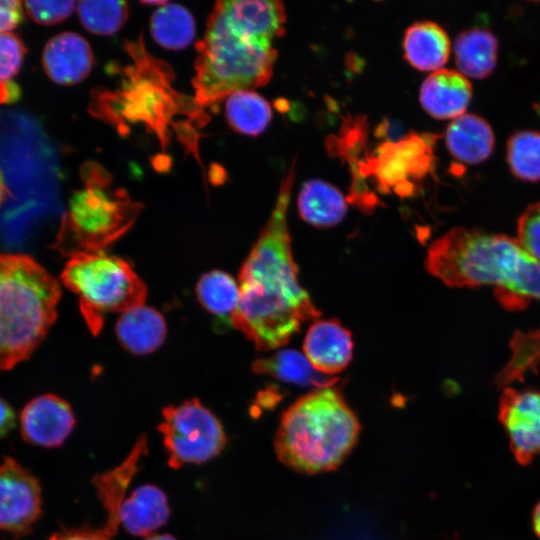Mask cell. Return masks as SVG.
Returning <instances> with one entry per match:
<instances>
[{
	"label": "cell",
	"mask_w": 540,
	"mask_h": 540,
	"mask_svg": "<svg viewBox=\"0 0 540 540\" xmlns=\"http://www.w3.org/2000/svg\"><path fill=\"white\" fill-rule=\"evenodd\" d=\"M433 135L410 133L396 142L379 145L376 151L359 164L366 175H373L379 188L388 192L407 195L412 189V180L425 177L434 164Z\"/></svg>",
	"instance_id": "30bf717a"
},
{
	"label": "cell",
	"mask_w": 540,
	"mask_h": 540,
	"mask_svg": "<svg viewBox=\"0 0 540 540\" xmlns=\"http://www.w3.org/2000/svg\"><path fill=\"white\" fill-rule=\"evenodd\" d=\"M84 186L70 201L55 248L69 257L103 252L137 219L141 205L112 187L108 173L94 162L82 169Z\"/></svg>",
	"instance_id": "5b68a950"
},
{
	"label": "cell",
	"mask_w": 540,
	"mask_h": 540,
	"mask_svg": "<svg viewBox=\"0 0 540 540\" xmlns=\"http://www.w3.org/2000/svg\"><path fill=\"white\" fill-rule=\"evenodd\" d=\"M57 280L28 255L0 253V370L26 360L57 316Z\"/></svg>",
	"instance_id": "277c9868"
},
{
	"label": "cell",
	"mask_w": 540,
	"mask_h": 540,
	"mask_svg": "<svg viewBox=\"0 0 540 540\" xmlns=\"http://www.w3.org/2000/svg\"><path fill=\"white\" fill-rule=\"evenodd\" d=\"M304 355L319 372L334 376L350 363L353 354L351 333L339 321H315L303 343Z\"/></svg>",
	"instance_id": "9a60e30c"
},
{
	"label": "cell",
	"mask_w": 540,
	"mask_h": 540,
	"mask_svg": "<svg viewBox=\"0 0 540 540\" xmlns=\"http://www.w3.org/2000/svg\"><path fill=\"white\" fill-rule=\"evenodd\" d=\"M360 430L358 418L340 389L318 388L283 413L274 448L277 458L298 473L328 472L347 458Z\"/></svg>",
	"instance_id": "3957f363"
},
{
	"label": "cell",
	"mask_w": 540,
	"mask_h": 540,
	"mask_svg": "<svg viewBox=\"0 0 540 540\" xmlns=\"http://www.w3.org/2000/svg\"><path fill=\"white\" fill-rule=\"evenodd\" d=\"M404 57L420 71H437L450 55V39L446 31L432 21H420L409 26L403 41Z\"/></svg>",
	"instance_id": "ffe728a7"
},
{
	"label": "cell",
	"mask_w": 540,
	"mask_h": 540,
	"mask_svg": "<svg viewBox=\"0 0 540 540\" xmlns=\"http://www.w3.org/2000/svg\"><path fill=\"white\" fill-rule=\"evenodd\" d=\"M199 301L210 313L231 320L239 304V285L223 271L204 274L196 286Z\"/></svg>",
	"instance_id": "4316f807"
},
{
	"label": "cell",
	"mask_w": 540,
	"mask_h": 540,
	"mask_svg": "<svg viewBox=\"0 0 540 540\" xmlns=\"http://www.w3.org/2000/svg\"><path fill=\"white\" fill-rule=\"evenodd\" d=\"M19 95V87L12 81L0 83V102H14Z\"/></svg>",
	"instance_id": "8d00e7d4"
},
{
	"label": "cell",
	"mask_w": 540,
	"mask_h": 540,
	"mask_svg": "<svg viewBox=\"0 0 540 540\" xmlns=\"http://www.w3.org/2000/svg\"><path fill=\"white\" fill-rule=\"evenodd\" d=\"M162 417L158 430L171 468L205 463L220 454L226 445L221 422L198 399L167 406Z\"/></svg>",
	"instance_id": "9c48e42d"
},
{
	"label": "cell",
	"mask_w": 540,
	"mask_h": 540,
	"mask_svg": "<svg viewBox=\"0 0 540 540\" xmlns=\"http://www.w3.org/2000/svg\"><path fill=\"white\" fill-rule=\"evenodd\" d=\"M154 39L168 49L187 47L195 35V22L190 12L178 4H165L151 17Z\"/></svg>",
	"instance_id": "484cf974"
},
{
	"label": "cell",
	"mask_w": 540,
	"mask_h": 540,
	"mask_svg": "<svg viewBox=\"0 0 540 540\" xmlns=\"http://www.w3.org/2000/svg\"><path fill=\"white\" fill-rule=\"evenodd\" d=\"M116 334L128 351L145 355L164 342L166 323L158 311L142 304L122 313L116 324Z\"/></svg>",
	"instance_id": "44dd1931"
},
{
	"label": "cell",
	"mask_w": 540,
	"mask_h": 540,
	"mask_svg": "<svg viewBox=\"0 0 540 540\" xmlns=\"http://www.w3.org/2000/svg\"><path fill=\"white\" fill-rule=\"evenodd\" d=\"M76 424L70 405L54 394L29 401L20 414V432L29 444L42 448L61 446Z\"/></svg>",
	"instance_id": "5bb4252c"
},
{
	"label": "cell",
	"mask_w": 540,
	"mask_h": 540,
	"mask_svg": "<svg viewBox=\"0 0 540 540\" xmlns=\"http://www.w3.org/2000/svg\"><path fill=\"white\" fill-rule=\"evenodd\" d=\"M16 415L14 409L0 397V439L7 436L15 427Z\"/></svg>",
	"instance_id": "d590c367"
},
{
	"label": "cell",
	"mask_w": 540,
	"mask_h": 540,
	"mask_svg": "<svg viewBox=\"0 0 540 540\" xmlns=\"http://www.w3.org/2000/svg\"><path fill=\"white\" fill-rule=\"evenodd\" d=\"M511 344L513 357L498 378L502 383L521 377L523 372L531 369L540 359V330L517 335Z\"/></svg>",
	"instance_id": "f546056e"
},
{
	"label": "cell",
	"mask_w": 540,
	"mask_h": 540,
	"mask_svg": "<svg viewBox=\"0 0 540 540\" xmlns=\"http://www.w3.org/2000/svg\"><path fill=\"white\" fill-rule=\"evenodd\" d=\"M445 142L455 159L474 165L491 155L495 137L491 126L484 118L464 113L447 126Z\"/></svg>",
	"instance_id": "d6986e66"
},
{
	"label": "cell",
	"mask_w": 540,
	"mask_h": 540,
	"mask_svg": "<svg viewBox=\"0 0 540 540\" xmlns=\"http://www.w3.org/2000/svg\"><path fill=\"white\" fill-rule=\"evenodd\" d=\"M517 241L540 262V201L530 205L518 220Z\"/></svg>",
	"instance_id": "4dcf8cb0"
},
{
	"label": "cell",
	"mask_w": 540,
	"mask_h": 540,
	"mask_svg": "<svg viewBox=\"0 0 540 540\" xmlns=\"http://www.w3.org/2000/svg\"><path fill=\"white\" fill-rule=\"evenodd\" d=\"M252 369L258 374H268L285 383L313 386L315 389L331 387L339 381L337 376L319 372L304 354L291 349L257 359Z\"/></svg>",
	"instance_id": "603a6c76"
},
{
	"label": "cell",
	"mask_w": 540,
	"mask_h": 540,
	"mask_svg": "<svg viewBox=\"0 0 540 540\" xmlns=\"http://www.w3.org/2000/svg\"><path fill=\"white\" fill-rule=\"evenodd\" d=\"M295 163L283 177L276 205L239 274V304L231 317L255 347L270 351L285 345L301 325L320 316L298 282L287 211Z\"/></svg>",
	"instance_id": "6da1fadb"
},
{
	"label": "cell",
	"mask_w": 540,
	"mask_h": 540,
	"mask_svg": "<svg viewBox=\"0 0 540 540\" xmlns=\"http://www.w3.org/2000/svg\"><path fill=\"white\" fill-rule=\"evenodd\" d=\"M138 56L136 68H129L128 79L116 93L99 98L98 113L111 122L143 123L166 139L165 130L174 115L175 96L165 66L157 63L142 47L132 45Z\"/></svg>",
	"instance_id": "ba28073f"
},
{
	"label": "cell",
	"mask_w": 540,
	"mask_h": 540,
	"mask_svg": "<svg viewBox=\"0 0 540 540\" xmlns=\"http://www.w3.org/2000/svg\"><path fill=\"white\" fill-rule=\"evenodd\" d=\"M26 47L14 33H0V83L10 81L20 70Z\"/></svg>",
	"instance_id": "1f68e13d"
},
{
	"label": "cell",
	"mask_w": 540,
	"mask_h": 540,
	"mask_svg": "<svg viewBox=\"0 0 540 540\" xmlns=\"http://www.w3.org/2000/svg\"><path fill=\"white\" fill-rule=\"evenodd\" d=\"M454 60L465 77L483 79L496 67L498 41L485 28H469L460 32L454 41Z\"/></svg>",
	"instance_id": "7402d4cb"
},
{
	"label": "cell",
	"mask_w": 540,
	"mask_h": 540,
	"mask_svg": "<svg viewBox=\"0 0 540 540\" xmlns=\"http://www.w3.org/2000/svg\"><path fill=\"white\" fill-rule=\"evenodd\" d=\"M5 193H6L5 184H4V181H3L2 176L0 174V203L3 200V198L5 196Z\"/></svg>",
	"instance_id": "ab89813d"
},
{
	"label": "cell",
	"mask_w": 540,
	"mask_h": 540,
	"mask_svg": "<svg viewBox=\"0 0 540 540\" xmlns=\"http://www.w3.org/2000/svg\"><path fill=\"white\" fill-rule=\"evenodd\" d=\"M425 266L450 287L494 285L509 309L540 299V262L506 235L453 228L430 245Z\"/></svg>",
	"instance_id": "7a4b0ae2"
},
{
	"label": "cell",
	"mask_w": 540,
	"mask_h": 540,
	"mask_svg": "<svg viewBox=\"0 0 540 540\" xmlns=\"http://www.w3.org/2000/svg\"><path fill=\"white\" fill-rule=\"evenodd\" d=\"M506 159L517 178L528 182L540 180V132L519 130L511 134Z\"/></svg>",
	"instance_id": "83f0119b"
},
{
	"label": "cell",
	"mask_w": 540,
	"mask_h": 540,
	"mask_svg": "<svg viewBox=\"0 0 540 540\" xmlns=\"http://www.w3.org/2000/svg\"><path fill=\"white\" fill-rule=\"evenodd\" d=\"M472 98L471 82L458 71L432 72L420 87V103L433 118L455 119L466 111Z\"/></svg>",
	"instance_id": "2e32d148"
},
{
	"label": "cell",
	"mask_w": 540,
	"mask_h": 540,
	"mask_svg": "<svg viewBox=\"0 0 540 540\" xmlns=\"http://www.w3.org/2000/svg\"><path fill=\"white\" fill-rule=\"evenodd\" d=\"M297 203L301 218L316 227L334 226L347 213L343 194L335 186L319 179L309 180L302 186Z\"/></svg>",
	"instance_id": "cb8c5ba5"
},
{
	"label": "cell",
	"mask_w": 540,
	"mask_h": 540,
	"mask_svg": "<svg viewBox=\"0 0 540 540\" xmlns=\"http://www.w3.org/2000/svg\"><path fill=\"white\" fill-rule=\"evenodd\" d=\"M532 523H533V529L534 532L538 537H540V501L537 503V505L534 508L533 515H532Z\"/></svg>",
	"instance_id": "74e56055"
},
{
	"label": "cell",
	"mask_w": 540,
	"mask_h": 540,
	"mask_svg": "<svg viewBox=\"0 0 540 540\" xmlns=\"http://www.w3.org/2000/svg\"><path fill=\"white\" fill-rule=\"evenodd\" d=\"M499 419L517 461L528 464L540 454V392L506 389L500 399Z\"/></svg>",
	"instance_id": "7c38bea8"
},
{
	"label": "cell",
	"mask_w": 540,
	"mask_h": 540,
	"mask_svg": "<svg viewBox=\"0 0 540 540\" xmlns=\"http://www.w3.org/2000/svg\"><path fill=\"white\" fill-rule=\"evenodd\" d=\"M169 516L165 493L152 484L136 487L124 499L120 509L121 524L134 536H149L163 526Z\"/></svg>",
	"instance_id": "ac0fdd59"
},
{
	"label": "cell",
	"mask_w": 540,
	"mask_h": 540,
	"mask_svg": "<svg viewBox=\"0 0 540 540\" xmlns=\"http://www.w3.org/2000/svg\"><path fill=\"white\" fill-rule=\"evenodd\" d=\"M23 19L22 3L17 0H0V33L17 27Z\"/></svg>",
	"instance_id": "e575fe53"
},
{
	"label": "cell",
	"mask_w": 540,
	"mask_h": 540,
	"mask_svg": "<svg viewBox=\"0 0 540 540\" xmlns=\"http://www.w3.org/2000/svg\"><path fill=\"white\" fill-rule=\"evenodd\" d=\"M25 9L35 22L52 25L69 17L75 7L74 1H26Z\"/></svg>",
	"instance_id": "d6a6232c"
},
{
	"label": "cell",
	"mask_w": 540,
	"mask_h": 540,
	"mask_svg": "<svg viewBox=\"0 0 540 540\" xmlns=\"http://www.w3.org/2000/svg\"><path fill=\"white\" fill-rule=\"evenodd\" d=\"M42 513L39 480L11 457L0 463V530L23 536Z\"/></svg>",
	"instance_id": "8fae6325"
},
{
	"label": "cell",
	"mask_w": 540,
	"mask_h": 540,
	"mask_svg": "<svg viewBox=\"0 0 540 540\" xmlns=\"http://www.w3.org/2000/svg\"><path fill=\"white\" fill-rule=\"evenodd\" d=\"M195 102L213 105L246 88L266 85L272 77L277 51L245 39L211 13L204 38L197 46Z\"/></svg>",
	"instance_id": "8992f818"
},
{
	"label": "cell",
	"mask_w": 540,
	"mask_h": 540,
	"mask_svg": "<svg viewBox=\"0 0 540 540\" xmlns=\"http://www.w3.org/2000/svg\"><path fill=\"white\" fill-rule=\"evenodd\" d=\"M62 283L79 296V306L90 331L97 335L108 314L144 304L147 288L132 266L103 252L70 257Z\"/></svg>",
	"instance_id": "52a82bcc"
},
{
	"label": "cell",
	"mask_w": 540,
	"mask_h": 540,
	"mask_svg": "<svg viewBox=\"0 0 540 540\" xmlns=\"http://www.w3.org/2000/svg\"><path fill=\"white\" fill-rule=\"evenodd\" d=\"M77 5L83 26L99 35L119 31L128 16V8L123 1H80Z\"/></svg>",
	"instance_id": "f1b7e54d"
},
{
	"label": "cell",
	"mask_w": 540,
	"mask_h": 540,
	"mask_svg": "<svg viewBox=\"0 0 540 540\" xmlns=\"http://www.w3.org/2000/svg\"><path fill=\"white\" fill-rule=\"evenodd\" d=\"M212 13L233 33L262 45L272 46L285 32L286 13L280 1H219Z\"/></svg>",
	"instance_id": "4fadbf2b"
},
{
	"label": "cell",
	"mask_w": 540,
	"mask_h": 540,
	"mask_svg": "<svg viewBox=\"0 0 540 540\" xmlns=\"http://www.w3.org/2000/svg\"><path fill=\"white\" fill-rule=\"evenodd\" d=\"M228 123L237 132L257 136L272 118L270 104L258 93L239 90L228 96L225 104Z\"/></svg>",
	"instance_id": "d4e9b609"
},
{
	"label": "cell",
	"mask_w": 540,
	"mask_h": 540,
	"mask_svg": "<svg viewBox=\"0 0 540 540\" xmlns=\"http://www.w3.org/2000/svg\"><path fill=\"white\" fill-rule=\"evenodd\" d=\"M120 524V517L108 514L102 528L63 529L54 533L49 540H112Z\"/></svg>",
	"instance_id": "836d02e7"
},
{
	"label": "cell",
	"mask_w": 540,
	"mask_h": 540,
	"mask_svg": "<svg viewBox=\"0 0 540 540\" xmlns=\"http://www.w3.org/2000/svg\"><path fill=\"white\" fill-rule=\"evenodd\" d=\"M42 60L51 80L61 85H71L89 74L93 55L90 45L82 36L64 32L46 43Z\"/></svg>",
	"instance_id": "e0dca14e"
},
{
	"label": "cell",
	"mask_w": 540,
	"mask_h": 540,
	"mask_svg": "<svg viewBox=\"0 0 540 540\" xmlns=\"http://www.w3.org/2000/svg\"><path fill=\"white\" fill-rule=\"evenodd\" d=\"M145 540H176L173 536L168 534L150 535Z\"/></svg>",
	"instance_id": "f35d334b"
}]
</instances>
